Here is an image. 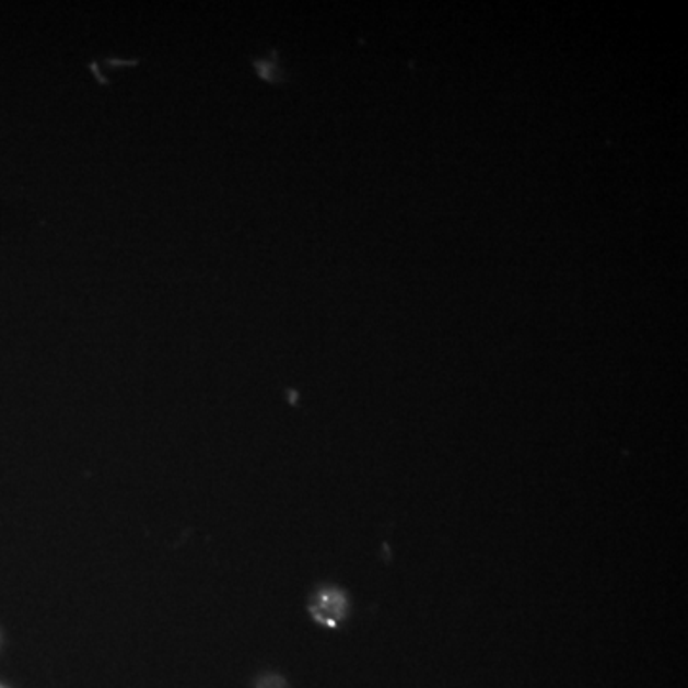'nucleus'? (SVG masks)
I'll return each mask as SVG.
<instances>
[{
  "label": "nucleus",
  "instance_id": "nucleus-1",
  "mask_svg": "<svg viewBox=\"0 0 688 688\" xmlns=\"http://www.w3.org/2000/svg\"><path fill=\"white\" fill-rule=\"evenodd\" d=\"M314 621L327 628H337L348 616L347 593L337 587H322L311 598Z\"/></svg>",
  "mask_w": 688,
  "mask_h": 688
},
{
  "label": "nucleus",
  "instance_id": "nucleus-2",
  "mask_svg": "<svg viewBox=\"0 0 688 688\" xmlns=\"http://www.w3.org/2000/svg\"><path fill=\"white\" fill-rule=\"evenodd\" d=\"M258 688H285V681L280 679V677H276V675H270V677H265Z\"/></svg>",
  "mask_w": 688,
  "mask_h": 688
}]
</instances>
